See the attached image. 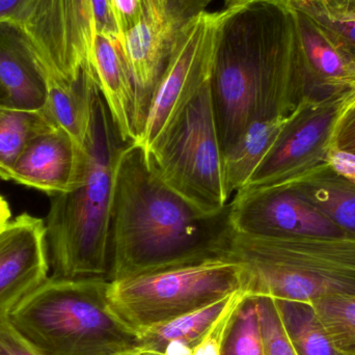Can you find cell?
Masks as SVG:
<instances>
[{
	"mask_svg": "<svg viewBox=\"0 0 355 355\" xmlns=\"http://www.w3.org/2000/svg\"><path fill=\"white\" fill-rule=\"evenodd\" d=\"M209 87L223 153L256 119L293 112L306 98L295 10L283 2L225 8Z\"/></svg>",
	"mask_w": 355,
	"mask_h": 355,
	"instance_id": "1",
	"label": "cell"
},
{
	"mask_svg": "<svg viewBox=\"0 0 355 355\" xmlns=\"http://www.w3.org/2000/svg\"><path fill=\"white\" fill-rule=\"evenodd\" d=\"M2 227V225H0V227Z\"/></svg>",
	"mask_w": 355,
	"mask_h": 355,
	"instance_id": "38",
	"label": "cell"
},
{
	"mask_svg": "<svg viewBox=\"0 0 355 355\" xmlns=\"http://www.w3.org/2000/svg\"><path fill=\"white\" fill-rule=\"evenodd\" d=\"M234 229L254 236H348L284 186L239 190L230 202Z\"/></svg>",
	"mask_w": 355,
	"mask_h": 355,
	"instance_id": "12",
	"label": "cell"
},
{
	"mask_svg": "<svg viewBox=\"0 0 355 355\" xmlns=\"http://www.w3.org/2000/svg\"><path fill=\"white\" fill-rule=\"evenodd\" d=\"M243 267L231 258L110 281L108 302L114 314L141 334L243 291Z\"/></svg>",
	"mask_w": 355,
	"mask_h": 355,
	"instance_id": "6",
	"label": "cell"
},
{
	"mask_svg": "<svg viewBox=\"0 0 355 355\" xmlns=\"http://www.w3.org/2000/svg\"><path fill=\"white\" fill-rule=\"evenodd\" d=\"M256 297L265 355H297L288 339L275 300L267 296Z\"/></svg>",
	"mask_w": 355,
	"mask_h": 355,
	"instance_id": "25",
	"label": "cell"
},
{
	"mask_svg": "<svg viewBox=\"0 0 355 355\" xmlns=\"http://www.w3.org/2000/svg\"><path fill=\"white\" fill-rule=\"evenodd\" d=\"M219 355H265L256 296L244 292L234 309Z\"/></svg>",
	"mask_w": 355,
	"mask_h": 355,
	"instance_id": "23",
	"label": "cell"
},
{
	"mask_svg": "<svg viewBox=\"0 0 355 355\" xmlns=\"http://www.w3.org/2000/svg\"><path fill=\"white\" fill-rule=\"evenodd\" d=\"M129 144L100 93L85 144L83 181L71 191L51 196L45 221L50 277L110 281L114 184L119 160Z\"/></svg>",
	"mask_w": 355,
	"mask_h": 355,
	"instance_id": "3",
	"label": "cell"
},
{
	"mask_svg": "<svg viewBox=\"0 0 355 355\" xmlns=\"http://www.w3.org/2000/svg\"><path fill=\"white\" fill-rule=\"evenodd\" d=\"M229 258L242 265L243 291L311 302L355 296V237L254 236L236 232Z\"/></svg>",
	"mask_w": 355,
	"mask_h": 355,
	"instance_id": "5",
	"label": "cell"
},
{
	"mask_svg": "<svg viewBox=\"0 0 355 355\" xmlns=\"http://www.w3.org/2000/svg\"><path fill=\"white\" fill-rule=\"evenodd\" d=\"M294 10L297 19L300 64L306 95L317 100L338 94L344 95L343 83L354 70V58L308 15Z\"/></svg>",
	"mask_w": 355,
	"mask_h": 355,
	"instance_id": "17",
	"label": "cell"
},
{
	"mask_svg": "<svg viewBox=\"0 0 355 355\" xmlns=\"http://www.w3.org/2000/svg\"><path fill=\"white\" fill-rule=\"evenodd\" d=\"M329 147L337 148L355 155V107L339 110L329 135Z\"/></svg>",
	"mask_w": 355,
	"mask_h": 355,
	"instance_id": "28",
	"label": "cell"
},
{
	"mask_svg": "<svg viewBox=\"0 0 355 355\" xmlns=\"http://www.w3.org/2000/svg\"><path fill=\"white\" fill-rule=\"evenodd\" d=\"M240 292L202 310L139 334V350L153 355H192L196 346L225 314Z\"/></svg>",
	"mask_w": 355,
	"mask_h": 355,
	"instance_id": "19",
	"label": "cell"
},
{
	"mask_svg": "<svg viewBox=\"0 0 355 355\" xmlns=\"http://www.w3.org/2000/svg\"><path fill=\"white\" fill-rule=\"evenodd\" d=\"M211 1L143 0L141 20L121 39L137 89L141 135L154 92L173 53Z\"/></svg>",
	"mask_w": 355,
	"mask_h": 355,
	"instance_id": "10",
	"label": "cell"
},
{
	"mask_svg": "<svg viewBox=\"0 0 355 355\" xmlns=\"http://www.w3.org/2000/svg\"><path fill=\"white\" fill-rule=\"evenodd\" d=\"M243 295L244 291L238 294L233 304L229 306L225 314L215 323L214 327L207 334L202 341L196 346L192 355L220 354L221 342H223V334H225V327H227V322H229L230 316H231L232 312H233L234 309L237 306L238 302H240Z\"/></svg>",
	"mask_w": 355,
	"mask_h": 355,
	"instance_id": "29",
	"label": "cell"
},
{
	"mask_svg": "<svg viewBox=\"0 0 355 355\" xmlns=\"http://www.w3.org/2000/svg\"><path fill=\"white\" fill-rule=\"evenodd\" d=\"M306 15L312 18L342 50L355 60V16L331 18L321 14Z\"/></svg>",
	"mask_w": 355,
	"mask_h": 355,
	"instance_id": "26",
	"label": "cell"
},
{
	"mask_svg": "<svg viewBox=\"0 0 355 355\" xmlns=\"http://www.w3.org/2000/svg\"><path fill=\"white\" fill-rule=\"evenodd\" d=\"M29 0H0V22L16 23Z\"/></svg>",
	"mask_w": 355,
	"mask_h": 355,
	"instance_id": "33",
	"label": "cell"
},
{
	"mask_svg": "<svg viewBox=\"0 0 355 355\" xmlns=\"http://www.w3.org/2000/svg\"><path fill=\"white\" fill-rule=\"evenodd\" d=\"M343 97L338 94L322 100L306 99L277 145L240 190L289 185L329 164V135Z\"/></svg>",
	"mask_w": 355,
	"mask_h": 355,
	"instance_id": "11",
	"label": "cell"
},
{
	"mask_svg": "<svg viewBox=\"0 0 355 355\" xmlns=\"http://www.w3.org/2000/svg\"><path fill=\"white\" fill-rule=\"evenodd\" d=\"M306 98L291 114L261 116L252 121L235 145L223 153V173L227 196L233 198L273 149L286 127L293 120Z\"/></svg>",
	"mask_w": 355,
	"mask_h": 355,
	"instance_id": "18",
	"label": "cell"
},
{
	"mask_svg": "<svg viewBox=\"0 0 355 355\" xmlns=\"http://www.w3.org/2000/svg\"><path fill=\"white\" fill-rule=\"evenodd\" d=\"M221 12H204L180 43L148 108L139 145L150 153L210 80Z\"/></svg>",
	"mask_w": 355,
	"mask_h": 355,
	"instance_id": "9",
	"label": "cell"
},
{
	"mask_svg": "<svg viewBox=\"0 0 355 355\" xmlns=\"http://www.w3.org/2000/svg\"><path fill=\"white\" fill-rule=\"evenodd\" d=\"M91 64L121 137L126 143H137L141 135L137 89L120 40L96 35Z\"/></svg>",
	"mask_w": 355,
	"mask_h": 355,
	"instance_id": "15",
	"label": "cell"
},
{
	"mask_svg": "<svg viewBox=\"0 0 355 355\" xmlns=\"http://www.w3.org/2000/svg\"><path fill=\"white\" fill-rule=\"evenodd\" d=\"M288 4L306 14H321L331 18L355 16V0H290Z\"/></svg>",
	"mask_w": 355,
	"mask_h": 355,
	"instance_id": "27",
	"label": "cell"
},
{
	"mask_svg": "<svg viewBox=\"0 0 355 355\" xmlns=\"http://www.w3.org/2000/svg\"><path fill=\"white\" fill-rule=\"evenodd\" d=\"M0 355H37L12 329L6 316H0Z\"/></svg>",
	"mask_w": 355,
	"mask_h": 355,
	"instance_id": "31",
	"label": "cell"
},
{
	"mask_svg": "<svg viewBox=\"0 0 355 355\" xmlns=\"http://www.w3.org/2000/svg\"><path fill=\"white\" fill-rule=\"evenodd\" d=\"M284 187L293 190L344 233L355 237L354 182L338 174L327 164L310 176Z\"/></svg>",
	"mask_w": 355,
	"mask_h": 355,
	"instance_id": "20",
	"label": "cell"
},
{
	"mask_svg": "<svg viewBox=\"0 0 355 355\" xmlns=\"http://www.w3.org/2000/svg\"><path fill=\"white\" fill-rule=\"evenodd\" d=\"M47 85L28 37L16 23L0 22V103L21 110H41Z\"/></svg>",
	"mask_w": 355,
	"mask_h": 355,
	"instance_id": "16",
	"label": "cell"
},
{
	"mask_svg": "<svg viewBox=\"0 0 355 355\" xmlns=\"http://www.w3.org/2000/svg\"><path fill=\"white\" fill-rule=\"evenodd\" d=\"M16 24L31 42L47 94L93 70L96 35L120 40L110 0H29Z\"/></svg>",
	"mask_w": 355,
	"mask_h": 355,
	"instance_id": "7",
	"label": "cell"
},
{
	"mask_svg": "<svg viewBox=\"0 0 355 355\" xmlns=\"http://www.w3.org/2000/svg\"><path fill=\"white\" fill-rule=\"evenodd\" d=\"M120 40L141 20L143 0H110Z\"/></svg>",
	"mask_w": 355,
	"mask_h": 355,
	"instance_id": "30",
	"label": "cell"
},
{
	"mask_svg": "<svg viewBox=\"0 0 355 355\" xmlns=\"http://www.w3.org/2000/svg\"><path fill=\"white\" fill-rule=\"evenodd\" d=\"M45 221L22 213L0 227V316L47 281Z\"/></svg>",
	"mask_w": 355,
	"mask_h": 355,
	"instance_id": "13",
	"label": "cell"
},
{
	"mask_svg": "<svg viewBox=\"0 0 355 355\" xmlns=\"http://www.w3.org/2000/svg\"><path fill=\"white\" fill-rule=\"evenodd\" d=\"M54 126L44 108L21 110L0 103V179L12 181V166L27 143Z\"/></svg>",
	"mask_w": 355,
	"mask_h": 355,
	"instance_id": "21",
	"label": "cell"
},
{
	"mask_svg": "<svg viewBox=\"0 0 355 355\" xmlns=\"http://www.w3.org/2000/svg\"><path fill=\"white\" fill-rule=\"evenodd\" d=\"M146 157L162 183L202 212L230 204L209 83Z\"/></svg>",
	"mask_w": 355,
	"mask_h": 355,
	"instance_id": "8",
	"label": "cell"
},
{
	"mask_svg": "<svg viewBox=\"0 0 355 355\" xmlns=\"http://www.w3.org/2000/svg\"><path fill=\"white\" fill-rule=\"evenodd\" d=\"M289 1L290 0H225V8H233L256 2H283L288 4Z\"/></svg>",
	"mask_w": 355,
	"mask_h": 355,
	"instance_id": "35",
	"label": "cell"
},
{
	"mask_svg": "<svg viewBox=\"0 0 355 355\" xmlns=\"http://www.w3.org/2000/svg\"><path fill=\"white\" fill-rule=\"evenodd\" d=\"M110 279L48 277L6 317L37 355H123L141 335L110 308Z\"/></svg>",
	"mask_w": 355,
	"mask_h": 355,
	"instance_id": "4",
	"label": "cell"
},
{
	"mask_svg": "<svg viewBox=\"0 0 355 355\" xmlns=\"http://www.w3.org/2000/svg\"><path fill=\"white\" fill-rule=\"evenodd\" d=\"M279 318L297 355H342L338 352L312 304L275 300Z\"/></svg>",
	"mask_w": 355,
	"mask_h": 355,
	"instance_id": "22",
	"label": "cell"
},
{
	"mask_svg": "<svg viewBox=\"0 0 355 355\" xmlns=\"http://www.w3.org/2000/svg\"><path fill=\"white\" fill-rule=\"evenodd\" d=\"M12 212H10V205L8 200L0 196V225H6L8 220H10Z\"/></svg>",
	"mask_w": 355,
	"mask_h": 355,
	"instance_id": "36",
	"label": "cell"
},
{
	"mask_svg": "<svg viewBox=\"0 0 355 355\" xmlns=\"http://www.w3.org/2000/svg\"><path fill=\"white\" fill-rule=\"evenodd\" d=\"M311 304L338 352L355 355V296H333Z\"/></svg>",
	"mask_w": 355,
	"mask_h": 355,
	"instance_id": "24",
	"label": "cell"
},
{
	"mask_svg": "<svg viewBox=\"0 0 355 355\" xmlns=\"http://www.w3.org/2000/svg\"><path fill=\"white\" fill-rule=\"evenodd\" d=\"M327 164L336 173L355 183L354 154L329 147L327 152Z\"/></svg>",
	"mask_w": 355,
	"mask_h": 355,
	"instance_id": "32",
	"label": "cell"
},
{
	"mask_svg": "<svg viewBox=\"0 0 355 355\" xmlns=\"http://www.w3.org/2000/svg\"><path fill=\"white\" fill-rule=\"evenodd\" d=\"M85 150L64 129L52 127L27 143L12 168L16 183L54 196L83 181Z\"/></svg>",
	"mask_w": 355,
	"mask_h": 355,
	"instance_id": "14",
	"label": "cell"
},
{
	"mask_svg": "<svg viewBox=\"0 0 355 355\" xmlns=\"http://www.w3.org/2000/svg\"><path fill=\"white\" fill-rule=\"evenodd\" d=\"M123 355H153V354H147V352H141V350H137V352H130V354H123Z\"/></svg>",
	"mask_w": 355,
	"mask_h": 355,
	"instance_id": "37",
	"label": "cell"
},
{
	"mask_svg": "<svg viewBox=\"0 0 355 355\" xmlns=\"http://www.w3.org/2000/svg\"><path fill=\"white\" fill-rule=\"evenodd\" d=\"M344 97L340 110L355 107V64L350 76L343 83Z\"/></svg>",
	"mask_w": 355,
	"mask_h": 355,
	"instance_id": "34",
	"label": "cell"
},
{
	"mask_svg": "<svg viewBox=\"0 0 355 355\" xmlns=\"http://www.w3.org/2000/svg\"><path fill=\"white\" fill-rule=\"evenodd\" d=\"M234 229L230 204L198 210L168 188L129 144L119 160L110 235V281L229 258Z\"/></svg>",
	"mask_w": 355,
	"mask_h": 355,
	"instance_id": "2",
	"label": "cell"
}]
</instances>
